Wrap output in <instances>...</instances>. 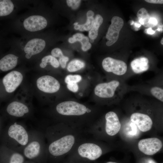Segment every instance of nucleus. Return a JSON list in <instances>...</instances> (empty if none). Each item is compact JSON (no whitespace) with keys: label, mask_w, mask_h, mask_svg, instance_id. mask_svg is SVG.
<instances>
[{"label":"nucleus","mask_w":163,"mask_h":163,"mask_svg":"<svg viewBox=\"0 0 163 163\" xmlns=\"http://www.w3.org/2000/svg\"><path fill=\"white\" fill-rule=\"evenodd\" d=\"M29 137V130L24 125L17 122L11 123L3 128L0 137V144L21 153Z\"/></svg>","instance_id":"nucleus-1"},{"label":"nucleus","mask_w":163,"mask_h":163,"mask_svg":"<svg viewBox=\"0 0 163 163\" xmlns=\"http://www.w3.org/2000/svg\"><path fill=\"white\" fill-rule=\"evenodd\" d=\"M29 131V140L21 153L27 160L35 163H44L46 156L43 135L38 130Z\"/></svg>","instance_id":"nucleus-2"},{"label":"nucleus","mask_w":163,"mask_h":163,"mask_svg":"<svg viewBox=\"0 0 163 163\" xmlns=\"http://www.w3.org/2000/svg\"><path fill=\"white\" fill-rule=\"evenodd\" d=\"M75 139L72 135H68L54 139L47 147V153L53 157L60 156L68 152L74 144Z\"/></svg>","instance_id":"nucleus-3"},{"label":"nucleus","mask_w":163,"mask_h":163,"mask_svg":"<svg viewBox=\"0 0 163 163\" xmlns=\"http://www.w3.org/2000/svg\"><path fill=\"white\" fill-rule=\"evenodd\" d=\"M121 83L117 80L99 83L94 89V93L97 96L102 98H113L116 97L121 90Z\"/></svg>","instance_id":"nucleus-4"},{"label":"nucleus","mask_w":163,"mask_h":163,"mask_svg":"<svg viewBox=\"0 0 163 163\" xmlns=\"http://www.w3.org/2000/svg\"><path fill=\"white\" fill-rule=\"evenodd\" d=\"M88 109L84 105L72 101L60 103L56 107L59 113L67 116L82 115L87 112Z\"/></svg>","instance_id":"nucleus-5"},{"label":"nucleus","mask_w":163,"mask_h":163,"mask_svg":"<svg viewBox=\"0 0 163 163\" xmlns=\"http://www.w3.org/2000/svg\"><path fill=\"white\" fill-rule=\"evenodd\" d=\"M23 79V76L20 72L12 71L6 75L2 79L0 84L7 93L14 92L20 85Z\"/></svg>","instance_id":"nucleus-6"},{"label":"nucleus","mask_w":163,"mask_h":163,"mask_svg":"<svg viewBox=\"0 0 163 163\" xmlns=\"http://www.w3.org/2000/svg\"><path fill=\"white\" fill-rule=\"evenodd\" d=\"M102 64L103 68L106 71L112 73L117 75H123L127 71V66L125 62L110 57L104 59Z\"/></svg>","instance_id":"nucleus-7"},{"label":"nucleus","mask_w":163,"mask_h":163,"mask_svg":"<svg viewBox=\"0 0 163 163\" xmlns=\"http://www.w3.org/2000/svg\"><path fill=\"white\" fill-rule=\"evenodd\" d=\"M124 21L121 18L114 16L111 19V24L108 28L106 37L108 40L106 45L110 46L118 40L119 32L123 26Z\"/></svg>","instance_id":"nucleus-8"},{"label":"nucleus","mask_w":163,"mask_h":163,"mask_svg":"<svg viewBox=\"0 0 163 163\" xmlns=\"http://www.w3.org/2000/svg\"><path fill=\"white\" fill-rule=\"evenodd\" d=\"M36 83L39 89L46 93L56 92L60 88L59 81L54 77L48 75L42 76L38 78Z\"/></svg>","instance_id":"nucleus-9"},{"label":"nucleus","mask_w":163,"mask_h":163,"mask_svg":"<svg viewBox=\"0 0 163 163\" xmlns=\"http://www.w3.org/2000/svg\"><path fill=\"white\" fill-rule=\"evenodd\" d=\"M26 160L21 153L0 144V163H24Z\"/></svg>","instance_id":"nucleus-10"},{"label":"nucleus","mask_w":163,"mask_h":163,"mask_svg":"<svg viewBox=\"0 0 163 163\" xmlns=\"http://www.w3.org/2000/svg\"><path fill=\"white\" fill-rule=\"evenodd\" d=\"M138 146L139 150L145 154L152 155L160 150L162 146V144L158 138H151L140 140Z\"/></svg>","instance_id":"nucleus-11"},{"label":"nucleus","mask_w":163,"mask_h":163,"mask_svg":"<svg viewBox=\"0 0 163 163\" xmlns=\"http://www.w3.org/2000/svg\"><path fill=\"white\" fill-rule=\"evenodd\" d=\"M30 110L28 106L22 102L13 101L8 104L5 107V113L8 116L19 118L28 114Z\"/></svg>","instance_id":"nucleus-12"},{"label":"nucleus","mask_w":163,"mask_h":163,"mask_svg":"<svg viewBox=\"0 0 163 163\" xmlns=\"http://www.w3.org/2000/svg\"><path fill=\"white\" fill-rule=\"evenodd\" d=\"M78 151L81 157L92 161L100 157L102 153L101 149L99 146L89 143L81 145L78 147Z\"/></svg>","instance_id":"nucleus-13"},{"label":"nucleus","mask_w":163,"mask_h":163,"mask_svg":"<svg viewBox=\"0 0 163 163\" xmlns=\"http://www.w3.org/2000/svg\"><path fill=\"white\" fill-rule=\"evenodd\" d=\"M23 24L25 28L31 32L41 30L47 26V21L44 17L40 15H32L26 18Z\"/></svg>","instance_id":"nucleus-14"},{"label":"nucleus","mask_w":163,"mask_h":163,"mask_svg":"<svg viewBox=\"0 0 163 163\" xmlns=\"http://www.w3.org/2000/svg\"><path fill=\"white\" fill-rule=\"evenodd\" d=\"M130 120L142 132L150 130L153 123L151 118L147 115L139 112L134 113L130 116Z\"/></svg>","instance_id":"nucleus-15"},{"label":"nucleus","mask_w":163,"mask_h":163,"mask_svg":"<svg viewBox=\"0 0 163 163\" xmlns=\"http://www.w3.org/2000/svg\"><path fill=\"white\" fill-rule=\"evenodd\" d=\"M105 118L106 133L110 136L116 135L121 127V124L117 115L114 112L110 111L106 114Z\"/></svg>","instance_id":"nucleus-16"},{"label":"nucleus","mask_w":163,"mask_h":163,"mask_svg":"<svg viewBox=\"0 0 163 163\" xmlns=\"http://www.w3.org/2000/svg\"><path fill=\"white\" fill-rule=\"evenodd\" d=\"M45 41L43 39L34 38L29 41L24 47V51L26 54L32 56L40 53L44 48Z\"/></svg>","instance_id":"nucleus-17"},{"label":"nucleus","mask_w":163,"mask_h":163,"mask_svg":"<svg viewBox=\"0 0 163 163\" xmlns=\"http://www.w3.org/2000/svg\"><path fill=\"white\" fill-rule=\"evenodd\" d=\"M18 57L14 54H7L0 59V70L6 72L11 70L16 66Z\"/></svg>","instance_id":"nucleus-18"},{"label":"nucleus","mask_w":163,"mask_h":163,"mask_svg":"<svg viewBox=\"0 0 163 163\" xmlns=\"http://www.w3.org/2000/svg\"><path fill=\"white\" fill-rule=\"evenodd\" d=\"M130 65L132 70L136 74L145 72L149 68L148 59L144 57L134 59L131 62Z\"/></svg>","instance_id":"nucleus-19"},{"label":"nucleus","mask_w":163,"mask_h":163,"mask_svg":"<svg viewBox=\"0 0 163 163\" xmlns=\"http://www.w3.org/2000/svg\"><path fill=\"white\" fill-rule=\"evenodd\" d=\"M103 21V18L100 15L98 14L96 16L92 27L89 33V37L91 39L94 40L97 37L98 29Z\"/></svg>","instance_id":"nucleus-20"},{"label":"nucleus","mask_w":163,"mask_h":163,"mask_svg":"<svg viewBox=\"0 0 163 163\" xmlns=\"http://www.w3.org/2000/svg\"><path fill=\"white\" fill-rule=\"evenodd\" d=\"M14 5L9 0H0V16L8 15L13 11Z\"/></svg>","instance_id":"nucleus-21"},{"label":"nucleus","mask_w":163,"mask_h":163,"mask_svg":"<svg viewBox=\"0 0 163 163\" xmlns=\"http://www.w3.org/2000/svg\"><path fill=\"white\" fill-rule=\"evenodd\" d=\"M48 63H50L51 65L55 68H58L59 66V62L56 58L52 55H49L42 59L40 66L42 68H44Z\"/></svg>","instance_id":"nucleus-22"},{"label":"nucleus","mask_w":163,"mask_h":163,"mask_svg":"<svg viewBox=\"0 0 163 163\" xmlns=\"http://www.w3.org/2000/svg\"><path fill=\"white\" fill-rule=\"evenodd\" d=\"M85 66V64L83 61L78 59H74L69 63L67 69L69 72H74L81 69Z\"/></svg>","instance_id":"nucleus-23"},{"label":"nucleus","mask_w":163,"mask_h":163,"mask_svg":"<svg viewBox=\"0 0 163 163\" xmlns=\"http://www.w3.org/2000/svg\"><path fill=\"white\" fill-rule=\"evenodd\" d=\"M137 16L139 19H142L143 21V26L145 27L149 28V21L150 18L147 11L144 8H142L138 11Z\"/></svg>","instance_id":"nucleus-24"},{"label":"nucleus","mask_w":163,"mask_h":163,"mask_svg":"<svg viewBox=\"0 0 163 163\" xmlns=\"http://www.w3.org/2000/svg\"><path fill=\"white\" fill-rule=\"evenodd\" d=\"M150 92L151 94L161 102H163V89L159 87L155 86L151 88Z\"/></svg>","instance_id":"nucleus-25"},{"label":"nucleus","mask_w":163,"mask_h":163,"mask_svg":"<svg viewBox=\"0 0 163 163\" xmlns=\"http://www.w3.org/2000/svg\"><path fill=\"white\" fill-rule=\"evenodd\" d=\"M87 20L85 24L79 25V27L78 30L80 31H88L91 28L93 23L94 18L93 17H87Z\"/></svg>","instance_id":"nucleus-26"},{"label":"nucleus","mask_w":163,"mask_h":163,"mask_svg":"<svg viewBox=\"0 0 163 163\" xmlns=\"http://www.w3.org/2000/svg\"><path fill=\"white\" fill-rule=\"evenodd\" d=\"M82 78L79 75H67L65 78V81L67 84L77 83L79 82Z\"/></svg>","instance_id":"nucleus-27"},{"label":"nucleus","mask_w":163,"mask_h":163,"mask_svg":"<svg viewBox=\"0 0 163 163\" xmlns=\"http://www.w3.org/2000/svg\"><path fill=\"white\" fill-rule=\"evenodd\" d=\"M82 44V49L84 51H86L89 50L91 47V45L89 42L88 38L84 36L80 41Z\"/></svg>","instance_id":"nucleus-28"},{"label":"nucleus","mask_w":163,"mask_h":163,"mask_svg":"<svg viewBox=\"0 0 163 163\" xmlns=\"http://www.w3.org/2000/svg\"><path fill=\"white\" fill-rule=\"evenodd\" d=\"M81 0H67L66 3L67 5L71 7L72 9L75 10L77 9L80 5Z\"/></svg>","instance_id":"nucleus-29"},{"label":"nucleus","mask_w":163,"mask_h":163,"mask_svg":"<svg viewBox=\"0 0 163 163\" xmlns=\"http://www.w3.org/2000/svg\"><path fill=\"white\" fill-rule=\"evenodd\" d=\"M85 36L81 33H77L74 35L72 37H70L68 41L70 43H73L77 41H79Z\"/></svg>","instance_id":"nucleus-30"},{"label":"nucleus","mask_w":163,"mask_h":163,"mask_svg":"<svg viewBox=\"0 0 163 163\" xmlns=\"http://www.w3.org/2000/svg\"><path fill=\"white\" fill-rule=\"evenodd\" d=\"M51 53L52 56L54 57L60 58L64 56L61 49L58 48L52 50Z\"/></svg>","instance_id":"nucleus-31"},{"label":"nucleus","mask_w":163,"mask_h":163,"mask_svg":"<svg viewBox=\"0 0 163 163\" xmlns=\"http://www.w3.org/2000/svg\"><path fill=\"white\" fill-rule=\"evenodd\" d=\"M67 86L69 90L74 92H77L78 89V87L76 83L68 84Z\"/></svg>","instance_id":"nucleus-32"},{"label":"nucleus","mask_w":163,"mask_h":163,"mask_svg":"<svg viewBox=\"0 0 163 163\" xmlns=\"http://www.w3.org/2000/svg\"><path fill=\"white\" fill-rule=\"evenodd\" d=\"M69 60V58L68 57L64 56L59 58V62L62 68H64L66 67V62Z\"/></svg>","instance_id":"nucleus-33"},{"label":"nucleus","mask_w":163,"mask_h":163,"mask_svg":"<svg viewBox=\"0 0 163 163\" xmlns=\"http://www.w3.org/2000/svg\"><path fill=\"white\" fill-rule=\"evenodd\" d=\"M149 28H152L156 26L158 24L157 19L154 18L150 17L149 21Z\"/></svg>","instance_id":"nucleus-34"},{"label":"nucleus","mask_w":163,"mask_h":163,"mask_svg":"<svg viewBox=\"0 0 163 163\" xmlns=\"http://www.w3.org/2000/svg\"><path fill=\"white\" fill-rule=\"evenodd\" d=\"M145 1L151 3L159 4H162L163 3V0H145Z\"/></svg>","instance_id":"nucleus-35"},{"label":"nucleus","mask_w":163,"mask_h":163,"mask_svg":"<svg viewBox=\"0 0 163 163\" xmlns=\"http://www.w3.org/2000/svg\"><path fill=\"white\" fill-rule=\"evenodd\" d=\"M94 15V13L92 11H88L87 13V17H93Z\"/></svg>","instance_id":"nucleus-36"},{"label":"nucleus","mask_w":163,"mask_h":163,"mask_svg":"<svg viewBox=\"0 0 163 163\" xmlns=\"http://www.w3.org/2000/svg\"><path fill=\"white\" fill-rule=\"evenodd\" d=\"M146 30L147 33L149 34H152L155 33V31L152 30L151 28H149Z\"/></svg>","instance_id":"nucleus-37"},{"label":"nucleus","mask_w":163,"mask_h":163,"mask_svg":"<svg viewBox=\"0 0 163 163\" xmlns=\"http://www.w3.org/2000/svg\"><path fill=\"white\" fill-rule=\"evenodd\" d=\"M3 129L2 122V119L0 118V137Z\"/></svg>","instance_id":"nucleus-38"},{"label":"nucleus","mask_w":163,"mask_h":163,"mask_svg":"<svg viewBox=\"0 0 163 163\" xmlns=\"http://www.w3.org/2000/svg\"><path fill=\"white\" fill-rule=\"evenodd\" d=\"M157 30L159 31H163V26L162 25L159 26V27L157 29Z\"/></svg>","instance_id":"nucleus-39"},{"label":"nucleus","mask_w":163,"mask_h":163,"mask_svg":"<svg viewBox=\"0 0 163 163\" xmlns=\"http://www.w3.org/2000/svg\"><path fill=\"white\" fill-rule=\"evenodd\" d=\"M79 25L78 24L75 25L74 26V28L76 30H78L79 29Z\"/></svg>","instance_id":"nucleus-40"},{"label":"nucleus","mask_w":163,"mask_h":163,"mask_svg":"<svg viewBox=\"0 0 163 163\" xmlns=\"http://www.w3.org/2000/svg\"><path fill=\"white\" fill-rule=\"evenodd\" d=\"M139 22L141 24L143 25L144 24V22L143 20L142 19H139Z\"/></svg>","instance_id":"nucleus-41"},{"label":"nucleus","mask_w":163,"mask_h":163,"mask_svg":"<svg viewBox=\"0 0 163 163\" xmlns=\"http://www.w3.org/2000/svg\"><path fill=\"white\" fill-rule=\"evenodd\" d=\"M135 26L137 27H139L141 26V25L139 23H135Z\"/></svg>","instance_id":"nucleus-42"},{"label":"nucleus","mask_w":163,"mask_h":163,"mask_svg":"<svg viewBox=\"0 0 163 163\" xmlns=\"http://www.w3.org/2000/svg\"><path fill=\"white\" fill-rule=\"evenodd\" d=\"M24 163H35L31 161L26 160Z\"/></svg>","instance_id":"nucleus-43"},{"label":"nucleus","mask_w":163,"mask_h":163,"mask_svg":"<svg viewBox=\"0 0 163 163\" xmlns=\"http://www.w3.org/2000/svg\"><path fill=\"white\" fill-rule=\"evenodd\" d=\"M31 56L28 54H26L25 55V57L27 59H29L31 57Z\"/></svg>","instance_id":"nucleus-44"},{"label":"nucleus","mask_w":163,"mask_h":163,"mask_svg":"<svg viewBox=\"0 0 163 163\" xmlns=\"http://www.w3.org/2000/svg\"><path fill=\"white\" fill-rule=\"evenodd\" d=\"M161 43L162 45L163 44V38H162L161 41Z\"/></svg>","instance_id":"nucleus-45"},{"label":"nucleus","mask_w":163,"mask_h":163,"mask_svg":"<svg viewBox=\"0 0 163 163\" xmlns=\"http://www.w3.org/2000/svg\"><path fill=\"white\" fill-rule=\"evenodd\" d=\"M106 163H117L114 162H112V161H109V162H107Z\"/></svg>","instance_id":"nucleus-46"},{"label":"nucleus","mask_w":163,"mask_h":163,"mask_svg":"<svg viewBox=\"0 0 163 163\" xmlns=\"http://www.w3.org/2000/svg\"><path fill=\"white\" fill-rule=\"evenodd\" d=\"M74 24L75 25L78 24V22H75Z\"/></svg>","instance_id":"nucleus-47"},{"label":"nucleus","mask_w":163,"mask_h":163,"mask_svg":"<svg viewBox=\"0 0 163 163\" xmlns=\"http://www.w3.org/2000/svg\"><path fill=\"white\" fill-rule=\"evenodd\" d=\"M90 41L91 42H94V40H92V39H91V40H90Z\"/></svg>","instance_id":"nucleus-48"},{"label":"nucleus","mask_w":163,"mask_h":163,"mask_svg":"<svg viewBox=\"0 0 163 163\" xmlns=\"http://www.w3.org/2000/svg\"><path fill=\"white\" fill-rule=\"evenodd\" d=\"M150 163H154L152 161H150Z\"/></svg>","instance_id":"nucleus-49"}]
</instances>
